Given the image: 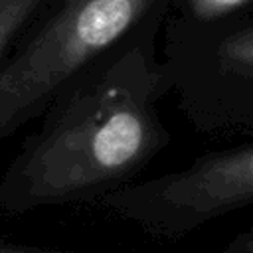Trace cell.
Segmentation results:
<instances>
[{"label": "cell", "mask_w": 253, "mask_h": 253, "mask_svg": "<svg viewBox=\"0 0 253 253\" xmlns=\"http://www.w3.org/2000/svg\"><path fill=\"white\" fill-rule=\"evenodd\" d=\"M156 40L150 34L121 45L61 89L6 166L0 211L97 204L170 144L156 109L170 93Z\"/></svg>", "instance_id": "1"}, {"label": "cell", "mask_w": 253, "mask_h": 253, "mask_svg": "<svg viewBox=\"0 0 253 253\" xmlns=\"http://www.w3.org/2000/svg\"><path fill=\"white\" fill-rule=\"evenodd\" d=\"M176 0H57L0 67V140L121 45L158 34Z\"/></svg>", "instance_id": "2"}, {"label": "cell", "mask_w": 253, "mask_h": 253, "mask_svg": "<svg viewBox=\"0 0 253 253\" xmlns=\"http://www.w3.org/2000/svg\"><path fill=\"white\" fill-rule=\"evenodd\" d=\"M162 71L192 126L206 134L253 130V14L198 22L170 10Z\"/></svg>", "instance_id": "3"}, {"label": "cell", "mask_w": 253, "mask_h": 253, "mask_svg": "<svg viewBox=\"0 0 253 253\" xmlns=\"http://www.w3.org/2000/svg\"><path fill=\"white\" fill-rule=\"evenodd\" d=\"M251 202L253 142H241L206 152L182 170L130 182L95 206L152 237L176 241Z\"/></svg>", "instance_id": "4"}, {"label": "cell", "mask_w": 253, "mask_h": 253, "mask_svg": "<svg viewBox=\"0 0 253 253\" xmlns=\"http://www.w3.org/2000/svg\"><path fill=\"white\" fill-rule=\"evenodd\" d=\"M57 0H0V67L22 36Z\"/></svg>", "instance_id": "5"}, {"label": "cell", "mask_w": 253, "mask_h": 253, "mask_svg": "<svg viewBox=\"0 0 253 253\" xmlns=\"http://www.w3.org/2000/svg\"><path fill=\"white\" fill-rule=\"evenodd\" d=\"M251 10V0H176L172 12L198 22H213Z\"/></svg>", "instance_id": "6"}, {"label": "cell", "mask_w": 253, "mask_h": 253, "mask_svg": "<svg viewBox=\"0 0 253 253\" xmlns=\"http://www.w3.org/2000/svg\"><path fill=\"white\" fill-rule=\"evenodd\" d=\"M0 253H75L67 249H53V247H38V245H24L0 239Z\"/></svg>", "instance_id": "7"}, {"label": "cell", "mask_w": 253, "mask_h": 253, "mask_svg": "<svg viewBox=\"0 0 253 253\" xmlns=\"http://www.w3.org/2000/svg\"><path fill=\"white\" fill-rule=\"evenodd\" d=\"M217 253H253V231L245 229L237 233L221 251Z\"/></svg>", "instance_id": "8"}]
</instances>
